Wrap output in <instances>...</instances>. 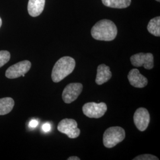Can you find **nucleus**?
<instances>
[{
    "label": "nucleus",
    "mask_w": 160,
    "mask_h": 160,
    "mask_svg": "<svg viewBox=\"0 0 160 160\" xmlns=\"http://www.w3.org/2000/svg\"><path fill=\"white\" fill-rule=\"evenodd\" d=\"M92 37L97 40L112 41L118 34V29L112 21L104 19L96 23L91 30Z\"/></svg>",
    "instance_id": "nucleus-1"
},
{
    "label": "nucleus",
    "mask_w": 160,
    "mask_h": 160,
    "mask_svg": "<svg viewBox=\"0 0 160 160\" xmlns=\"http://www.w3.org/2000/svg\"><path fill=\"white\" fill-rule=\"evenodd\" d=\"M75 67L74 59L70 57L61 58L53 66L52 71V80L59 82L71 74Z\"/></svg>",
    "instance_id": "nucleus-2"
},
{
    "label": "nucleus",
    "mask_w": 160,
    "mask_h": 160,
    "mask_svg": "<svg viewBox=\"0 0 160 160\" xmlns=\"http://www.w3.org/2000/svg\"><path fill=\"white\" fill-rule=\"evenodd\" d=\"M125 131L120 126H113L106 129L103 134V144L105 147L112 148L124 140Z\"/></svg>",
    "instance_id": "nucleus-3"
},
{
    "label": "nucleus",
    "mask_w": 160,
    "mask_h": 160,
    "mask_svg": "<svg viewBox=\"0 0 160 160\" xmlns=\"http://www.w3.org/2000/svg\"><path fill=\"white\" fill-rule=\"evenodd\" d=\"M107 110V105L103 102H89L84 104L82 107L83 113L90 118H100L106 113Z\"/></svg>",
    "instance_id": "nucleus-4"
},
{
    "label": "nucleus",
    "mask_w": 160,
    "mask_h": 160,
    "mask_svg": "<svg viewBox=\"0 0 160 160\" xmlns=\"http://www.w3.org/2000/svg\"><path fill=\"white\" fill-rule=\"evenodd\" d=\"M32 63L28 60L20 61L10 67L6 70V77L9 79H15L24 77L30 69Z\"/></svg>",
    "instance_id": "nucleus-5"
},
{
    "label": "nucleus",
    "mask_w": 160,
    "mask_h": 160,
    "mask_svg": "<svg viewBox=\"0 0 160 160\" xmlns=\"http://www.w3.org/2000/svg\"><path fill=\"white\" fill-rule=\"evenodd\" d=\"M77 122L72 119H64L58 125V131L65 134L68 137L74 139L80 135V129L78 128Z\"/></svg>",
    "instance_id": "nucleus-6"
},
{
    "label": "nucleus",
    "mask_w": 160,
    "mask_h": 160,
    "mask_svg": "<svg viewBox=\"0 0 160 160\" xmlns=\"http://www.w3.org/2000/svg\"><path fill=\"white\" fill-rule=\"evenodd\" d=\"M82 84L79 82L70 83L64 88L62 98L65 103H71L77 99L82 91Z\"/></svg>",
    "instance_id": "nucleus-7"
},
{
    "label": "nucleus",
    "mask_w": 160,
    "mask_h": 160,
    "mask_svg": "<svg viewBox=\"0 0 160 160\" xmlns=\"http://www.w3.org/2000/svg\"><path fill=\"white\" fill-rule=\"evenodd\" d=\"M132 65L135 67H143L146 69L154 67V56L151 53H139L132 55L130 58Z\"/></svg>",
    "instance_id": "nucleus-8"
},
{
    "label": "nucleus",
    "mask_w": 160,
    "mask_h": 160,
    "mask_svg": "<svg viewBox=\"0 0 160 160\" xmlns=\"http://www.w3.org/2000/svg\"><path fill=\"white\" fill-rule=\"evenodd\" d=\"M133 122L139 131H145L150 122V115L148 110L143 108H138L133 115Z\"/></svg>",
    "instance_id": "nucleus-9"
},
{
    "label": "nucleus",
    "mask_w": 160,
    "mask_h": 160,
    "mask_svg": "<svg viewBox=\"0 0 160 160\" xmlns=\"http://www.w3.org/2000/svg\"><path fill=\"white\" fill-rule=\"evenodd\" d=\"M128 78L131 86L135 88H143L148 84L147 78L141 74L137 68L131 69L128 75Z\"/></svg>",
    "instance_id": "nucleus-10"
},
{
    "label": "nucleus",
    "mask_w": 160,
    "mask_h": 160,
    "mask_svg": "<svg viewBox=\"0 0 160 160\" xmlns=\"http://www.w3.org/2000/svg\"><path fill=\"white\" fill-rule=\"evenodd\" d=\"M112 75L109 66L101 64L97 67L96 82L98 85H102L111 78Z\"/></svg>",
    "instance_id": "nucleus-11"
},
{
    "label": "nucleus",
    "mask_w": 160,
    "mask_h": 160,
    "mask_svg": "<svg viewBox=\"0 0 160 160\" xmlns=\"http://www.w3.org/2000/svg\"><path fill=\"white\" fill-rule=\"evenodd\" d=\"M45 0H29L28 10L32 17L39 16L43 11Z\"/></svg>",
    "instance_id": "nucleus-12"
},
{
    "label": "nucleus",
    "mask_w": 160,
    "mask_h": 160,
    "mask_svg": "<svg viewBox=\"0 0 160 160\" xmlns=\"http://www.w3.org/2000/svg\"><path fill=\"white\" fill-rule=\"evenodd\" d=\"M14 104V100L11 97L0 98V116L6 115L11 112Z\"/></svg>",
    "instance_id": "nucleus-13"
},
{
    "label": "nucleus",
    "mask_w": 160,
    "mask_h": 160,
    "mask_svg": "<svg viewBox=\"0 0 160 160\" xmlns=\"http://www.w3.org/2000/svg\"><path fill=\"white\" fill-rule=\"evenodd\" d=\"M103 4L114 8H125L131 5V0H102Z\"/></svg>",
    "instance_id": "nucleus-14"
},
{
    "label": "nucleus",
    "mask_w": 160,
    "mask_h": 160,
    "mask_svg": "<svg viewBox=\"0 0 160 160\" xmlns=\"http://www.w3.org/2000/svg\"><path fill=\"white\" fill-rule=\"evenodd\" d=\"M147 29L151 34L155 36H160V17H156L151 19L148 24Z\"/></svg>",
    "instance_id": "nucleus-15"
},
{
    "label": "nucleus",
    "mask_w": 160,
    "mask_h": 160,
    "mask_svg": "<svg viewBox=\"0 0 160 160\" xmlns=\"http://www.w3.org/2000/svg\"><path fill=\"white\" fill-rule=\"evenodd\" d=\"M10 53L7 51H0V68L3 67L10 59Z\"/></svg>",
    "instance_id": "nucleus-16"
},
{
    "label": "nucleus",
    "mask_w": 160,
    "mask_h": 160,
    "mask_svg": "<svg viewBox=\"0 0 160 160\" xmlns=\"http://www.w3.org/2000/svg\"><path fill=\"white\" fill-rule=\"evenodd\" d=\"M133 160H158L159 158L153 155L148 154H142L141 155H139L134 158Z\"/></svg>",
    "instance_id": "nucleus-17"
},
{
    "label": "nucleus",
    "mask_w": 160,
    "mask_h": 160,
    "mask_svg": "<svg viewBox=\"0 0 160 160\" xmlns=\"http://www.w3.org/2000/svg\"><path fill=\"white\" fill-rule=\"evenodd\" d=\"M38 124H39V122L38 120L33 119L29 122V126L32 128H34L38 125Z\"/></svg>",
    "instance_id": "nucleus-18"
},
{
    "label": "nucleus",
    "mask_w": 160,
    "mask_h": 160,
    "mask_svg": "<svg viewBox=\"0 0 160 160\" xmlns=\"http://www.w3.org/2000/svg\"><path fill=\"white\" fill-rule=\"evenodd\" d=\"M51 129V126L49 123H45L43 126H42V130L45 132H48L50 131Z\"/></svg>",
    "instance_id": "nucleus-19"
},
{
    "label": "nucleus",
    "mask_w": 160,
    "mask_h": 160,
    "mask_svg": "<svg viewBox=\"0 0 160 160\" xmlns=\"http://www.w3.org/2000/svg\"><path fill=\"white\" fill-rule=\"evenodd\" d=\"M68 160H80V158H78V157L76 156H72V157H70L67 159Z\"/></svg>",
    "instance_id": "nucleus-20"
},
{
    "label": "nucleus",
    "mask_w": 160,
    "mask_h": 160,
    "mask_svg": "<svg viewBox=\"0 0 160 160\" xmlns=\"http://www.w3.org/2000/svg\"><path fill=\"white\" fill-rule=\"evenodd\" d=\"M1 26H2V20H1V18L0 17V28H1Z\"/></svg>",
    "instance_id": "nucleus-21"
},
{
    "label": "nucleus",
    "mask_w": 160,
    "mask_h": 160,
    "mask_svg": "<svg viewBox=\"0 0 160 160\" xmlns=\"http://www.w3.org/2000/svg\"><path fill=\"white\" fill-rule=\"evenodd\" d=\"M157 1H158V2H160V0H156Z\"/></svg>",
    "instance_id": "nucleus-22"
}]
</instances>
